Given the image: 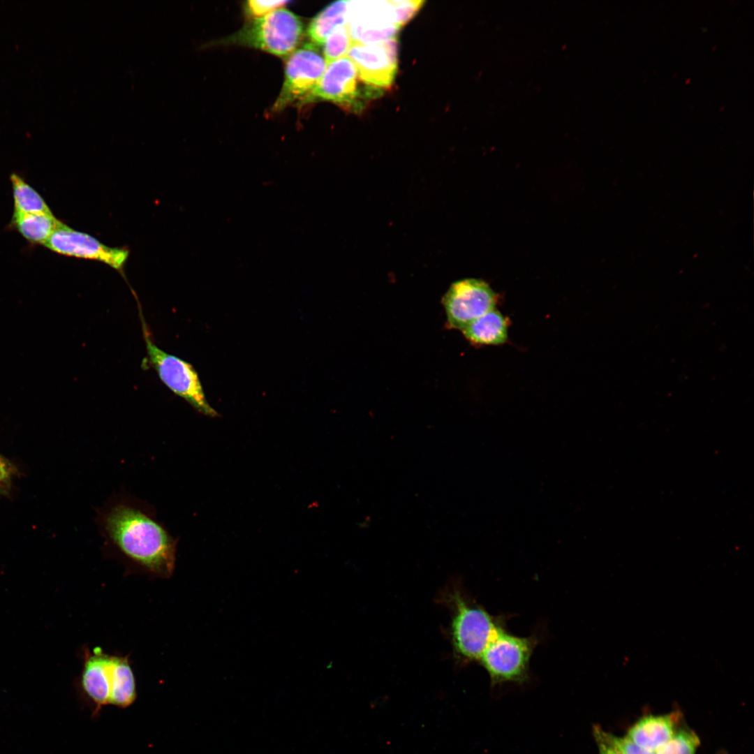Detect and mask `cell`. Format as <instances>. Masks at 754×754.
Returning a JSON list of instances; mask_svg holds the SVG:
<instances>
[{"instance_id": "30bf717a", "label": "cell", "mask_w": 754, "mask_h": 754, "mask_svg": "<svg viewBox=\"0 0 754 754\" xmlns=\"http://www.w3.org/2000/svg\"><path fill=\"white\" fill-rule=\"evenodd\" d=\"M397 38L374 43H353L346 56L362 82L376 88H388L397 73Z\"/></svg>"}, {"instance_id": "ffe728a7", "label": "cell", "mask_w": 754, "mask_h": 754, "mask_svg": "<svg viewBox=\"0 0 754 754\" xmlns=\"http://www.w3.org/2000/svg\"><path fill=\"white\" fill-rule=\"evenodd\" d=\"M352 44L348 25L337 27L323 43V56L326 64L347 55Z\"/></svg>"}, {"instance_id": "9c48e42d", "label": "cell", "mask_w": 754, "mask_h": 754, "mask_svg": "<svg viewBox=\"0 0 754 754\" xmlns=\"http://www.w3.org/2000/svg\"><path fill=\"white\" fill-rule=\"evenodd\" d=\"M44 246L57 253L100 261L117 270L123 268L129 255L126 249L106 246L94 237L77 231L62 222Z\"/></svg>"}, {"instance_id": "6da1fadb", "label": "cell", "mask_w": 754, "mask_h": 754, "mask_svg": "<svg viewBox=\"0 0 754 754\" xmlns=\"http://www.w3.org/2000/svg\"><path fill=\"white\" fill-rule=\"evenodd\" d=\"M95 522L106 547L151 574L172 575L178 538L158 519L152 505L121 491L96 510Z\"/></svg>"}, {"instance_id": "d4e9b609", "label": "cell", "mask_w": 754, "mask_h": 754, "mask_svg": "<svg viewBox=\"0 0 754 754\" xmlns=\"http://www.w3.org/2000/svg\"><path fill=\"white\" fill-rule=\"evenodd\" d=\"M8 475V470L5 463L0 458V485L7 480Z\"/></svg>"}, {"instance_id": "52a82bcc", "label": "cell", "mask_w": 754, "mask_h": 754, "mask_svg": "<svg viewBox=\"0 0 754 754\" xmlns=\"http://www.w3.org/2000/svg\"><path fill=\"white\" fill-rule=\"evenodd\" d=\"M497 295L484 281L465 279L454 282L442 299L449 328L463 330L495 309Z\"/></svg>"}, {"instance_id": "cb8c5ba5", "label": "cell", "mask_w": 754, "mask_h": 754, "mask_svg": "<svg viewBox=\"0 0 754 754\" xmlns=\"http://www.w3.org/2000/svg\"><path fill=\"white\" fill-rule=\"evenodd\" d=\"M593 735L598 746V754H621L604 735V730L598 725L593 726Z\"/></svg>"}, {"instance_id": "44dd1931", "label": "cell", "mask_w": 754, "mask_h": 754, "mask_svg": "<svg viewBox=\"0 0 754 754\" xmlns=\"http://www.w3.org/2000/svg\"><path fill=\"white\" fill-rule=\"evenodd\" d=\"M392 5L396 23L399 28L406 24L422 6L424 1L417 0L390 1Z\"/></svg>"}, {"instance_id": "3957f363", "label": "cell", "mask_w": 754, "mask_h": 754, "mask_svg": "<svg viewBox=\"0 0 754 754\" xmlns=\"http://www.w3.org/2000/svg\"><path fill=\"white\" fill-rule=\"evenodd\" d=\"M451 600L454 612L450 633L454 649L464 660L479 661L491 640L503 627V621L458 591L451 596Z\"/></svg>"}, {"instance_id": "2e32d148", "label": "cell", "mask_w": 754, "mask_h": 754, "mask_svg": "<svg viewBox=\"0 0 754 754\" xmlns=\"http://www.w3.org/2000/svg\"><path fill=\"white\" fill-rule=\"evenodd\" d=\"M136 697L135 679L128 656H114L109 704L127 708L134 703Z\"/></svg>"}, {"instance_id": "8fae6325", "label": "cell", "mask_w": 754, "mask_h": 754, "mask_svg": "<svg viewBox=\"0 0 754 754\" xmlns=\"http://www.w3.org/2000/svg\"><path fill=\"white\" fill-rule=\"evenodd\" d=\"M358 72L353 61L343 57L327 64L315 87L298 103L300 107L318 101L334 102L346 109L356 105Z\"/></svg>"}, {"instance_id": "e0dca14e", "label": "cell", "mask_w": 754, "mask_h": 754, "mask_svg": "<svg viewBox=\"0 0 754 754\" xmlns=\"http://www.w3.org/2000/svg\"><path fill=\"white\" fill-rule=\"evenodd\" d=\"M61 221L52 213L13 214V224L29 242L45 245Z\"/></svg>"}, {"instance_id": "7402d4cb", "label": "cell", "mask_w": 754, "mask_h": 754, "mask_svg": "<svg viewBox=\"0 0 754 754\" xmlns=\"http://www.w3.org/2000/svg\"><path fill=\"white\" fill-rule=\"evenodd\" d=\"M286 1H247L244 8V12L249 17L257 18L265 16L277 9L284 8L288 3Z\"/></svg>"}, {"instance_id": "4fadbf2b", "label": "cell", "mask_w": 754, "mask_h": 754, "mask_svg": "<svg viewBox=\"0 0 754 754\" xmlns=\"http://www.w3.org/2000/svg\"><path fill=\"white\" fill-rule=\"evenodd\" d=\"M681 719L679 711L663 715H646L630 727L626 737L641 747L656 752L675 734L681 725Z\"/></svg>"}, {"instance_id": "5b68a950", "label": "cell", "mask_w": 754, "mask_h": 754, "mask_svg": "<svg viewBox=\"0 0 754 754\" xmlns=\"http://www.w3.org/2000/svg\"><path fill=\"white\" fill-rule=\"evenodd\" d=\"M146 363L156 371L159 378L172 392L188 402L199 413L215 417L217 412L209 404L198 374L193 367L182 359L159 348L144 329Z\"/></svg>"}, {"instance_id": "8992f818", "label": "cell", "mask_w": 754, "mask_h": 754, "mask_svg": "<svg viewBox=\"0 0 754 754\" xmlns=\"http://www.w3.org/2000/svg\"><path fill=\"white\" fill-rule=\"evenodd\" d=\"M327 66L318 46L306 43L289 55L285 68V79L272 112H278L297 103L317 84Z\"/></svg>"}, {"instance_id": "9a60e30c", "label": "cell", "mask_w": 754, "mask_h": 754, "mask_svg": "<svg viewBox=\"0 0 754 754\" xmlns=\"http://www.w3.org/2000/svg\"><path fill=\"white\" fill-rule=\"evenodd\" d=\"M348 1H338L326 6L310 22L306 34L311 43L323 45L339 27L348 23Z\"/></svg>"}, {"instance_id": "d6986e66", "label": "cell", "mask_w": 754, "mask_h": 754, "mask_svg": "<svg viewBox=\"0 0 754 754\" xmlns=\"http://www.w3.org/2000/svg\"><path fill=\"white\" fill-rule=\"evenodd\" d=\"M700 745L698 735L686 726L678 728L672 737L656 754H696Z\"/></svg>"}, {"instance_id": "277c9868", "label": "cell", "mask_w": 754, "mask_h": 754, "mask_svg": "<svg viewBox=\"0 0 754 754\" xmlns=\"http://www.w3.org/2000/svg\"><path fill=\"white\" fill-rule=\"evenodd\" d=\"M536 643L535 637H518L502 627L478 661L487 670L491 685L525 683Z\"/></svg>"}, {"instance_id": "7c38bea8", "label": "cell", "mask_w": 754, "mask_h": 754, "mask_svg": "<svg viewBox=\"0 0 754 754\" xmlns=\"http://www.w3.org/2000/svg\"><path fill=\"white\" fill-rule=\"evenodd\" d=\"M114 656L96 647L86 653L80 678L84 697L94 705V715L109 704L112 681Z\"/></svg>"}, {"instance_id": "ac0fdd59", "label": "cell", "mask_w": 754, "mask_h": 754, "mask_svg": "<svg viewBox=\"0 0 754 754\" xmlns=\"http://www.w3.org/2000/svg\"><path fill=\"white\" fill-rule=\"evenodd\" d=\"M14 200V214L52 213L42 196L21 177L10 175Z\"/></svg>"}, {"instance_id": "ba28073f", "label": "cell", "mask_w": 754, "mask_h": 754, "mask_svg": "<svg viewBox=\"0 0 754 754\" xmlns=\"http://www.w3.org/2000/svg\"><path fill=\"white\" fill-rule=\"evenodd\" d=\"M353 43H374L397 38L390 1H348V23Z\"/></svg>"}, {"instance_id": "7a4b0ae2", "label": "cell", "mask_w": 754, "mask_h": 754, "mask_svg": "<svg viewBox=\"0 0 754 754\" xmlns=\"http://www.w3.org/2000/svg\"><path fill=\"white\" fill-rule=\"evenodd\" d=\"M303 34L300 18L281 8L265 16L251 19L238 31L213 44L253 47L285 57L297 48Z\"/></svg>"}, {"instance_id": "603a6c76", "label": "cell", "mask_w": 754, "mask_h": 754, "mask_svg": "<svg viewBox=\"0 0 754 754\" xmlns=\"http://www.w3.org/2000/svg\"><path fill=\"white\" fill-rule=\"evenodd\" d=\"M605 738L621 754H656L633 742L628 737H618L604 730Z\"/></svg>"}, {"instance_id": "5bb4252c", "label": "cell", "mask_w": 754, "mask_h": 754, "mask_svg": "<svg viewBox=\"0 0 754 754\" xmlns=\"http://www.w3.org/2000/svg\"><path fill=\"white\" fill-rule=\"evenodd\" d=\"M462 332L474 344L499 345L508 339V321L494 309L472 322Z\"/></svg>"}]
</instances>
